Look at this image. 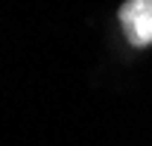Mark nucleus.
<instances>
[{"instance_id":"1","label":"nucleus","mask_w":152,"mask_h":146,"mask_svg":"<svg viewBox=\"0 0 152 146\" xmlns=\"http://www.w3.org/2000/svg\"><path fill=\"white\" fill-rule=\"evenodd\" d=\"M120 26L134 47L152 44V0H126L120 6Z\"/></svg>"}]
</instances>
